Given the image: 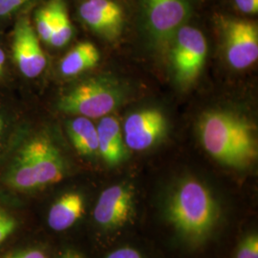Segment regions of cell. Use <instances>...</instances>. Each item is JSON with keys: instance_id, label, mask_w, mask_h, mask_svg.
Listing matches in <instances>:
<instances>
[{"instance_id": "5b68a950", "label": "cell", "mask_w": 258, "mask_h": 258, "mask_svg": "<svg viewBox=\"0 0 258 258\" xmlns=\"http://www.w3.org/2000/svg\"><path fill=\"white\" fill-rule=\"evenodd\" d=\"M208 44L203 33L196 28L182 26L176 32L172 65L180 82L192 83L203 69Z\"/></svg>"}, {"instance_id": "d4e9b609", "label": "cell", "mask_w": 258, "mask_h": 258, "mask_svg": "<svg viewBox=\"0 0 258 258\" xmlns=\"http://www.w3.org/2000/svg\"><path fill=\"white\" fill-rule=\"evenodd\" d=\"M4 64H5V53L2 50V48H0V75L3 72Z\"/></svg>"}, {"instance_id": "3957f363", "label": "cell", "mask_w": 258, "mask_h": 258, "mask_svg": "<svg viewBox=\"0 0 258 258\" xmlns=\"http://www.w3.org/2000/svg\"><path fill=\"white\" fill-rule=\"evenodd\" d=\"M65 175L58 148L45 136L31 139L20 148L6 174V183L19 191H33L56 184Z\"/></svg>"}, {"instance_id": "7a4b0ae2", "label": "cell", "mask_w": 258, "mask_h": 258, "mask_svg": "<svg viewBox=\"0 0 258 258\" xmlns=\"http://www.w3.org/2000/svg\"><path fill=\"white\" fill-rule=\"evenodd\" d=\"M198 133L205 150L224 166L245 169L257 159L255 127L235 113H204L198 123Z\"/></svg>"}, {"instance_id": "8992f818", "label": "cell", "mask_w": 258, "mask_h": 258, "mask_svg": "<svg viewBox=\"0 0 258 258\" xmlns=\"http://www.w3.org/2000/svg\"><path fill=\"white\" fill-rule=\"evenodd\" d=\"M134 194L124 184L111 185L102 191L94 209L95 222L104 230H115L125 225L134 213Z\"/></svg>"}, {"instance_id": "d6986e66", "label": "cell", "mask_w": 258, "mask_h": 258, "mask_svg": "<svg viewBox=\"0 0 258 258\" xmlns=\"http://www.w3.org/2000/svg\"><path fill=\"white\" fill-rule=\"evenodd\" d=\"M17 220L4 209L0 208V244L10 237L17 229Z\"/></svg>"}, {"instance_id": "e0dca14e", "label": "cell", "mask_w": 258, "mask_h": 258, "mask_svg": "<svg viewBox=\"0 0 258 258\" xmlns=\"http://www.w3.org/2000/svg\"><path fill=\"white\" fill-rule=\"evenodd\" d=\"M35 20L37 36L44 42L49 43L54 23V8L52 1L37 11Z\"/></svg>"}, {"instance_id": "603a6c76", "label": "cell", "mask_w": 258, "mask_h": 258, "mask_svg": "<svg viewBox=\"0 0 258 258\" xmlns=\"http://www.w3.org/2000/svg\"><path fill=\"white\" fill-rule=\"evenodd\" d=\"M236 7L243 13L254 15L258 12V0H234Z\"/></svg>"}, {"instance_id": "4fadbf2b", "label": "cell", "mask_w": 258, "mask_h": 258, "mask_svg": "<svg viewBox=\"0 0 258 258\" xmlns=\"http://www.w3.org/2000/svg\"><path fill=\"white\" fill-rule=\"evenodd\" d=\"M84 198L79 192H67L61 195L49 210L47 222L55 231L70 229L84 213Z\"/></svg>"}, {"instance_id": "6da1fadb", "label": "cell", "mask_w": 258, "mask_h": 258, "mask_svg": "<svg viewBox=\"0 0 258 258\" xmlns=\"http://www.w3.org/2000/svg\"><path fill=\"white\" fill-rule=\"evenodd\" d=\"M166 220L192 247L201 246L217 228L221 209L211 189L194 178L180 181L167 195Z\"/></svg>"}, {"instance_id": "8fae6325", "label": "cell", "mask_w": 258, "mask_h": 258, "mask_svg": "<svg viewBox=\"0 0 258 258\" xmlns=\"http://www.w3.org/2000/svg\"><path fill=\"white\" fill-rule=\"evenodd\" d=\"M80 16L94 32L108 39L121 33L123 13L113 0H85L80 7Z\"/></svg>"}, {"instance_id": "7c38bea8", "label": "cell", "mask_w": 258, "mask_h": 258, "mask_svg": "<svg viewBox=\"0 0 258 258\" xmlns=\"http://www.w3.org/2000/svg\"><path fill=\"white\" fill-rule=\"evenodd\" d=\"M99 154L108 166L121 164L128 154L120 122L113 116L102 117L97 126Z\"/></svg>"}, {"instance_id": "52a82bcc", "label": "cell", "mask_w": 258, "mask_h": 258, "mask_svg": "<svg viewBox=\"0 0 258 258\" xmlns=\"http://www.w3.org/2000/svg\"><path fill=\"white\" fill-rule=\"evenodd\" d=\"M227 59L237 70L249 68L258 58V31L254 23L231 20L225 25Z\"/></svg>"}, {"instance_id": "ac0fdd59", "label": "cell", "mask_w": 258, "mask_h": 258, "mask_svg": "<svg viewBox=\"0 0 258 258\" xmlns=\"http://www.w3.org/2000/svg\"><path fill=\"white\" fill-rule=\"evenodd\" d=\"M235 258H258V236L252 233L241 241Z\"/></svg>"}, {"instance_id": "484cf974", "label": "cell", "mask_w": 258, "mask_h": 258, "mask_svg": "<svg viewBox=\"0 0 258 258\" xmlns=\"http://www.w3.org/2000/svg\"><path fill=\"white\" fill-rule=\"evenodd\" d=\"M3 126H4V123H3V120L0 116V137H1V134H2V130H3Z\"/></svg>"}, {"instance_id": "2e32d148", "label": "cell", "mask_w": 258, "mask_h": 258, "mask_svg": "<svg viewBox=\"0 0 258 258\" xmlns=\"http://www.w3.org/2000/svg\"><path fill=\"white\" fill-rule=\"evenodd\" d=\"M54 8L53 31L49 43L55 47L66 45L73 37V26L62 0H52Z\"/></svg>"}, {"instance_id": "ba28073f", "label": "cell", "mask_w": 258, "mask_h": 258, "mask_svg": "<svg viewBox=\"0 0 258 258\" xmlns=\"http://www.w3.org/2000/svg\"><path fill=\"white\" fill-rule=\"evenodd\" d=\"M125 146L134 151H143L154 147L165 136V115L157 109H146L131 114L123 124Z\"/></svg>"}, {"instance_id": "ffe728a7", "label": "cell", "mask_w": 258, "mask_h": 258, "mask_svg": "<svg viewBox=\"0 0 258 258\" xmlns=\"http://www.w3.org/2000/svg\"><path fill=\"white\" fill-rule=\"evenodd\" d=\"M29 0H0V17L9 16L26 4Z\"/></svg>"}, {"instance_id": "7402d4cb", "label": "cell", "mask_w": 258, "mask_h": 258, "mask_svg": "<svg viewBox=\"0 0 258 258\" xmlns=\"http://www.w3.org/2000/svg\"><path fill=\"white\" fill-rule=\"evenodd\" d=\"M7 258H48V256L42 249H37V248H29V249H22L18 252H15Z\"/></svg>"}, {"instance_id": "277c9868", "label": "cell", "mask_w": 258, "mask_h": 258, "mask_svg": "<svg viewBox=\"0 0 258 258\" xmlns=\"http://www.w3.org/2000/svg\"><path fill=\"white\" fill-rule=\"evenodd\" d=\"M120 86L104 78L90 79L66 93L58 102L59 110L85 118H102L122 101Z\"/></svg>"}, {"instance_id": "30bf717a", "label": "cell", "mask_w": 258, "mask_h": 258, "mask_svg": "<svg viewBox=\"0 0 258 258\" xmlns=\"http://www.w3.org/2000/svg\"><path fill=\"white\" fill-rule=\"evenodd\" d=\"M148 24L160 38H167L184 25L189 15L186 0H144Z\"/></svg>"}, {"instance_id": "cb8c5ba5", "label": "cell", "mask_w": 258, "mask_h": 258, "mask_svg": "<svg viewBox=\"0 0 258 258\" xmlns=\"http://www.w3.org/2000/svg\"><path fill=\"white\" fill-rule=\"evenodd\" d=\"M58 258H84L82 253L75 249H67Z\"/></svg>"}, {"instance_id": "9c48e42d", "label": "cell", "mask_w": 258, "mask_h": 258, "mask_svg": "<svg viewBox=\"0 0 258 258\" xmlns=\"http://www.w3.org/2000/svg\"><path fill=\"white\" fill-rule=\"evenodd\" d=\"M13 55L19 71L33 79L41 74L46 67V56L40 46L37 32L26 18L17 23L13 37Z\"/></svg>"}, {"instance_id": "44dd1931", "label": "cell", "mask_w": 258, "mask_h": 258, "mask_svg": "<svg viewBox=\"0 0 258 258\" xmlns=\"http://www.w3.org/2000/svg\"><path fill=\"white\" fill-rule=\"evenodd\" d=\"M105 258H145L142 253L134 248L123 247L115 249Z\"/></svg>"}, {"instance_id": "5bb4252c", "label": "cell", "mask_w": 258, "mask_h": 258, "mask_svg": "<svg viewBox=\"0 0 258 258\" xmlns=\"http://www.w3.org/2000/svg\"><path fill=\"white\" fill-rule=\"evenodd\" d=\"M101 58L98 48L89 41H83L65 55L60 62V73L73 77L89 70L98 64Z\"/></svg>"}, {"instance_id": "9a60e30c", "label": "cell", "mask_w": 258, "mask_h": 258, "mask_svg": "<svg viewBox=\"0 0 258 258\" xmlns=\"http://www.w3.org/2000/svg\"><path fill=\"white\" fill-rule=\"evenodd\" d=\"M68 135L75 149L83 156H95L99 153L98 131L91 120L78 116L68 125Z\"/></svg>"}]
</instances>
